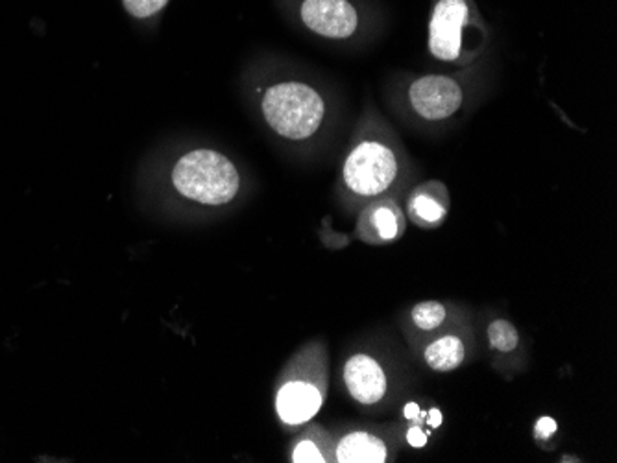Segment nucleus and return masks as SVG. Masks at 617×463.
I'll use <instances>...</instances> for the list:
<instances>
[{"mask_svg": "<svg viewBox=\"0 0 617 463\" xmlns=\"http://www.w3.org/2000/svg\"><path fill=\"white\" fill-rule=\"evenodd\" d=\"M300 19L311 32L328 39H348L359 27L357 10L348 0H304Z\"/></svg>", "mask_w": 617, "mask_h": 463, "instance_id": "nucleus-6", "label": "nucleus"}, {"mask_svg": "<svg viewBox=\"0 0 617 463\" xmlns=\"http://www.w3.org/2000/svg\"><path fill=\"white\" fill-rule=\"evenodd\" d=\"M464 343L456 336H444L425 349V362L434 372H453L464 362Z\"/></svg>", "mask_w": 617, "mask_h": 463, "instance_id": "nucleus-11", "label": "nucleus"}, {"mask_svg": "<svg viewBox=\"0 0 617 463\" xmlns=\"http://www.w3.org/2000/svg\"><path fill=\"white\" fill-rule=\"evenodd\" d=\"M466 20V0H439L429 25V51L434 58L442 61L459 59Z\"/></svg>", "mask_w": 617, "mask_h": 463, "instance_id": "nucleus-4", "label": "nucleus"}, {"mask_svg": "<svg viewBox=\"0 0 617 463\" xmlns=\"http://www.w3.org/2000/svg\"><path fill=\"white\" fill-rule=\"evenodd\" d=\"M322 408V393L309 382L285 384L276 399V410L285 425H304Z\"/></svg>", "mask_w": 617, "mask_h": 463, "instance_id": "nucleus-8", "label": "nucleus"}, {"mask_svg": "<svg viewBox=\"0 0 617 463\" xmlns=\"http://www.w3.org/2000/svg\"><path fill=\"white\" fill-rule=\"evenodd\" d=\"M169 4V0H123L126 13L133 19H150L162 13Z\"/></svg>", "mask_w": 617, "mask_h": 463, "instance_id": "nucleus-15", "label": "nucleus"}, {"mask_svg": "<svg viewBox=\"0 0 617 463\" xmlns=\"http://www.w3.org/2000/svg\"><path fill=\"white\" fill-rule=\"evenodd\" d=\"M557 428H558L557 421L553 418H550V415H543V418H540L536 427H534L538 439H550L557 432Z\"/></svg>", "mask_w": 617, "mask_h": 463, "instance_id": "nucleus-17", "label": "nucleus"}, {"mask_svg": "<svg viewBox=\"0 0 617 463\" xmlns=\"http://www.w3.org/2000/svg\"><path fill=\"white\" fill-rule=\"evenodd\" d=\"M488 341L501 353L514 351L519 343V334L510 321L495 319L488 327Z\"/></svg>", "mask_w": 617, "mask_h": 463, "instance_id": "nucleus-13", "label": "nucleus"}, {"mask_svg": "<svg viewBox=\"0 0 617 463\" xmlns=\"http://www.w3.org/2000/svg\"><path fill=\"white\" fill-rule=\"evenodd\" d=\"M344 183L357 196H377L388 191L398 176V159L394 152L377 143L364 141L357 145L344 163Z\"/></svg>", "mask_w": 617, "mask_h": 463, "instance_id": "nucleus-3", "label": "nucleus"}, {"mask_svg": "<svg viewBox=\"0 0 617 463\" xmlns=\"http://www.w3.org/2000/svg\"><path fill=\"white\" fill-rule=\"evenodd\" d=\"M263 117L289 141H305L322 126L326 102L320 92L302 82H281L265 90Z\"/></svg>", "mask_w": 617, "mask_h": 463, "instance_id": "nucleus-2", "label": "nucleus"}, {"mask_svg": "<svg viewBox=\"0 0 617 463\" xmlns=\"http://www.w3.org/2000/svg\"><path fill=\"white\" fill-rule=\"evenodd\" d=\"M292 461H296V463H309V461L322 463L326 459H324V454L318 451V447L312 442H302L298 447L294 449Z\"/></svg>", "mask_w": 617, "mask_h": 463, "instance_id": "nucleus-16", "label": "nucleus"}, {"mask_svg": "<svg viewBox=\"0 0 617 463\" xmlns=\"http://www.w3.org/2000/svg\"><path fill=\"white\" fill-rule=\"evenodd\" d=\"M172 184L184 198L200 205H225L241 189L237 167L217 150L198 148L181 155L172 169Z\"/></svg>", "mask_w": 617, "mask_h": 463, "instance_id": "nucleus-1", "label": "nucleus"}, {"mask_svg": "<svg viewBox=\"0 0 617 463\" xmlns=\"http://www.w3.org/2000/svg\"><path fill=\"white\" fill-rule=\"evenodd\" d=\"M407 442H408V445L422 449L427 445V434L422 428L413 427V428H408V432H407Z\"/></svg>", "mask_w": 617, "mask_h": 463, "instance_id": "nucleus-18", "label": "nucleus"}, {"mask_svg": "<svg viewBox=\"0 0 617 463\" xmlns=\"http://www.w3.org/2000/svg\"><path fill=\"white\" fill-rule=\"evenodd\" d=\"M410 215L423 225H431L446 218V209L440 201L431 198L429 194H416L410 200Z\"/></svg>", "mask_w": 617, "mask_h": 463, "instance_id": "nucleus-12", "label": "nucleus"}, {"mask_svg": "<svg viewBox=\"0 0 617 463\" xmlns=\"http://www.w3.org/2000/svg\"><path fill=\"white\" fill-rule=\"evenodd\" d=\"M386 458L384 442L370 432H352L336 445V461L340 463H384Z\"/></svg>", "mask_w": 617, "mask_h": 463, "instance_id": "nucleus-9", "label": "nucleus"}, {"mask_svg": "<svg viewBox=\"0 0 617 463\" xmlns=\"http://www.w3.org/2000/svg\"><path fill=\"white\" fill-rule=\"evenodd\" d=\"M403 415L407 420H420V406L416 403H408L403 410Z\"/></svg>", "mask_w": 617, "mask_h": 463, "instance_id": "nucleus-20", "label": "nucleus"}, {"mask_svg": "<svg viewBox=\"0 0 617 463\" xmlns=\"http://www.w3.org/2000/svg\"><path fill=\"white\" fill-rule=\"evenodd\" d=\"M403 229V216L396 207L391 203H379L374 207H368V211H364L360 216V231L362 235L376 237L381 242H391L398 239Z\"/></svg>", "mask_w": 617, "mask_h": 463, "instance_id": "nucleus-10", "label": "nucleus"}, {"mask_svg": "<svg viewBox=\"0 0 617 463\" xmlns=\"http://www.w3.org/2000/svg\"><path fill=\"white\" fill-rule=\"evenodd\" d=\"M427 415H429V420H427V421H429V427H431V428H439V427L442 425L444 415H442V412H440L439 408H432Z\"/></svg>", "mask_w": 617, "mask_h": 463, "instance_id": "nucleus-19", "label": "nucleus"}, {"mask_svg": "<svg viewBox=\"0 0 617 463\" xmlns=\"http://www.w3.org/2000/svg\"><path fill=\"white\" fill-rule=\"evenodd\" d=\"M410 106L425 121H444L461 109L463 89L447 76H423L408 89Z\"/></svg>", "mask_w": 617, "mask_h": 463, "instance_id": "nucleus-5", "label": "nucleus"}, {"mask_svg": "<svg viewBox=\"0 0 617 463\" xmlns=\"http://www.w3.org/2000/svg\"><path fill=\"white\" fill-rule=\"evenodd\" d=\"M446 319V307L439 301H423L413 309L415 326L422 331H434Z\"/></svg>", "mask_w": 617, "mask_h": 463, "instance_id": "nucleus-14", "label": "nucleus"}, {"mask_svg": "<svg viewBox=\"0 0 617 463\" xmlns=\"http://www.w3.org/2000/svg\"><path fill=\"white\" fill-rule=\"evenodd\" d=\"M344 382L350 396L360 404H376L386 393L383 367L368 355H355L346 362Z\"/></svg>", "mask_w": 617, "mask_h": 463, "instance_id": "nucleus-7", "label": "nucleus"}]
</instances>
